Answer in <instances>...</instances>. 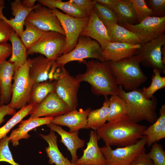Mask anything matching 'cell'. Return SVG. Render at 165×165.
Wrapping results in <instances>:
<instances>
[{
  "instance_id": "6da1fadb",
  "label": "cell",
  "mask_w": 165,
  "mask_h": 165,
  "mask_svg": "<svg viewBox=\"0 0 165 165\" xmlns=\"http://www.w3.org/2000/svg\"><path fill=\"white\" fill-rule=\"evenodd\" d=\"M146 127L134 122L126 115L105 123L96 133L106 146L121 147L136 143L144 136Z\"/></svg>"
},
{
  "instance_id": "7a4b0ae2",
  "label": "cell",
  "mask_w": 165,
  "mask_h": 165,
  "mask_svg": "<svg viewBox=\"0 0 165 165\" xmlns=\"http://www.w3.org/2000/svg\"><path fill=\"white\" fill-rule=\"evenodd\" d=\"M82 63L86 70L84 73L75 76L78 81L88 82L92 92L96 95H118V86L108 61L84 60Z\"/></svg>"
},
{
  "instance_id": "3957f363",
  "label": "cell",
  "mask_w": 165,
  "mask_h": 165,
  "mask_svg": "<svg viewBox=\"0 0 165 165\" xmlns=\"http://www.w3.org/2000/svg\"><path fill=\"white\" fill-rule=\"evenodd\" d=\"M119 95L125 101L127 106V115L134 122L138 123L145 120L152 124L158 118L156 112L157 101L153 96L146 98L142 89H137L128 92L125 91L121 85H118Z\"/></svg>"
},
{
  "instance_id": "277c9868",
  "label": "cell",
  "mask_w": 165,
  "mask_h": 165,
  "mask_svg": "<svg viewBox=\"0 0 165 165\" xmlns=\"http://www.w3.org/2000/svg\"><path fill=\"white\" fill-rule=\"evenodd\" d=\"M142 59L141 55H134L118 61H108L118 86L130 91L146 81L147 77L140 66Z\"/></svg>"
},
{
  "instance_id": "5b68a950",
  "label": "cell",
  "mask_w": 165,
  "mask_h": 165,
  "mask_svg": "<svg viewBox=\"0 0 165 165\" xmlns=\"http://www.w3.org/2000/svg\"><path fill=\"white\" fill-rule=\"evenodd\" d=\"M89 58L105 61L99 43L90 37L80 35L74 48L68 53L62 55L55 63L57 68H62L70 62L78 61L82 63L85 59Z\"/></svg>"
},
{
  "instance_id": "8992f818",
  "label": "cell",
  "mask_w": 165,
  "mask_h": 165,
  "mask_svg": "<svg viewBox=\"0 0 165 165\" xmlns=\"http://www.w3.org/2000/svg\"><path fill=\"white\" fill-rule=\"evenodd\" d=\"M31 64L29 58L25 63L14 72L12 84L11 99L8 104L15 109H21L26 106L34 83L29 75Z\"/></svg>"
},
{
  "instance_id": "52a82bcc",
  "label": "cell",
  "mask_w": 165,
  "mask_h": 165,
  "mask_svg": "<svg viewBox=\"0 0 165 165\" xmlns=\"http://www.w3.org/2000/svg\"><path fill=\"white\" fill-rule=\"evenodd\" d=\"M66 45L65 35L58 32H45L39 39L27 50V54L40 53L55 62L64 52Z\"/></svg>"
},
{
  "instance_id": "ba28073f",
  "label": "cell",
  "mask_w": 165,
  "mask_h": 165,
  "mask_svg": "<svg viewBox=\"0 0 165 165\" xmlns=\"http://www.w3.org/2000/svg\"><path fill=\"white\" fill-rule=\"evenodd\" d=\"M146 137L143 136L136 143L114 149L111 146L100 147L105 165H129L138 155L145 152Z\"/></svg>"
},
{
  "instance_id": "9c48e42d",
  "label": "cell",
  "mask_w": 165,
  "mask_h": 165,
  "mask_svg": "<svg viewBox=\"0 0 165 165\" xmlns=\"http://www.w3.org/2000/svg\"><path fill=\"white\" fill-rule=\"evenodd\" d=\"M51 10L58 19L64 31L66 45L63 54H66L76 46L79 36L89 21V17L75 18L64 13L56 9Z\"/></svg>"
},
{
  "instance_id": "30bf717a",
  "label": "cell",
  "mask_w": 165,
  "mask_h": 165,
  "mask_svg": "<svg viewBox=\"0 0 165 165\" xmlns=\"http://www.w3.org/2000/svg\"><path fill=\"white\" fill-rule=\"evenodd\" d=\"M55 83V92L71 111L78 106V93L80 83L64 67L61 68Z\"/></svg>"
},
{
  "instance_id": "8fae6325",
  "label": "cell",
  "mask_w": 165,
  "mask_h": 165,
  "mask_svg": "<svg viewBox=\"0 0 165 165\" xmlns=\"http://www.w3.org/2000/svg\"><path fill=\"white\" fill-rule=\"evenodd\" d=\"M165 44V34L151 41L141 44L134 55L142 57L141 64L144 66L151 68L165 74V65L162 60L161 48Z\"/></svg>"
},
{
  "instance_id": "7c38bea8",
  "label": "cell",
  "mask_w": 165,
  "mask_h": 165,
  "mask_svg": "<svg viewBox=\"0 0 165 165\" xmlns=\"http://www.w3.org/2000/svg\"><path fill=\"white\" fill-rule=\"evenodd\" d=\"M121 26L137 35L142 44L165 34V16L148 17L136 24Z\"/></svg>"
},
{
  "instance_id": "4fadbf2b",
  "label": "cell",
  "mask_w": 165,
  "mask_h": 165,
  "mask_svg": "<svg viewBox=\"0 0 165 165\" xmlns=\"http://www.w3.org/2000/svg\"><path fill=\"white\" fill-rule=\"evenodd\" d=\"M26 20L39 29L45 31H55L65 35L56 16L51 9L40 4L29 13Z\"/></svg>"
},
{
  "instance_id": "5bb4252c",
  "label": "cell",
  "mask_w": 165,
  "mask_h": 165,
  "mask_svg": "<svg viewBox=\"0 0 165 165\" xmlns=\"http://www.w3.org/2000/svg\"><path fill=\"white\" fill-rule=\"evenodd\" d=\"M72 111L55 91L50 93L40 103L33 107L29 118L55 117Z\"/></svg>"
},
{
  "instance_id": "9a60e30c",
  "label": "cell",
  "mask_w": 165,
  "mask_h": 165,
  "mask_svg": "<svg viewBox=\"0 0 165 165\" xmlns=\"http://www.w3.org/2000/svg\"><path fill=\"white\" fill-rule=\"evenodd\" d=\"M91 110L88 108L85 110L80 108L79 111L75 110L65 114L54 117L51 123L68 127L69 132L79 131L81 129H88L87 119Z\"/></svg>"
},
{
  "instance_id": "2e32d148",
  "label": "cell",
  "mask_w": 165,
  "mask_h": 165,
  "mask_svg": "<svg viewBox=\"0 0 165 165\" xmlns=\"http://www.w3.org/2000/svg\"><path fill=\"white\" fill-rule=\"evenodd\" d=\"M30 61L29 75L34 84L53 79L55 69L52 66L55 62L42 55L30 59Z\"/></svg>"
},
{
  "instance_id": "e0dca14e",
  "label": "cell",
  "mask_w": 165,
  "mask_h": 165,
  "mask_svg": "<svg viewBox=\"0 0 165 165\" xmlns=\"http://www.w3.org/2000/svg\"><path fill=\"white\" fill-rule=\"evenodd\" d=\"M90 138L82 156L75 163L77 165H105V158L98 146L100 138L96 132L91 130Z\"/></svg>"
},
{
  "instance_id": "ac0fdd59",
  "label": "cell",
  "mask_w": 165,
  "mask_h": 165,
  "mask_svg": "<svg viewBox=\"0 0 165 165\" xmlns=\"http://www.w3.org/2000/svg\"><path fill=\"white\" fill-rule=\"evenodd\" d=\"M80 35L94 39L100 44L102 50L110 42L106 28L99 19L94 9L90 14L89 21Z\"/></svg>"
},
{
  "instance_id": "d6986e66",
  "label": "cell",
  "mask_w": 165,
  "mask_h": 165,
  "mask_svg": "<svg viewBox=\"0 0 165 165\" xmlns=\"http://www.w3.org/2000/svg\"><path fill=\"white\" fill-rule=\"evenodd\" d=\"M37 6V4L33 8H28L23 6L22 1L15 0L11 3L12 14L14 18L7 19L3 13V8H2L0 9V18L6 21L20 37L24 31V26L27 16Z\"/></svg>"
},
{
  "instance_id": "ffe728a7",
  "label": "cell",
  "mask_w": 165,
  "mask_h": 165,
  "mask_svg": "<svg viewBox=\"0 0 165 165\" xmlns=\"http://www.w3.org/2000/svg\"><path fill=\"white\" fill-rule=\"evenodd\" d=\"M141 44H130L109 42L102 50L105 61H116L134 55Z\"/></svg>"
},
{
  "instance_id": "44dd1931",
  "label": "cell",
  "mask_w": 165,
  "mask_h": 165,
  "mask_svg": "<svg viewBox=\"0 0 165 165\" xmlns=\"http://www.w3.org/2000/svg\"><path fill=\"white\" fill-rule=\"evenodd\" d=\"M50 129L56 132L61 137L60 142L67 147L72 156L71 162L75 163L78 160L77 150L83 147L85 141L79 137V131L68 132L57 125L50 123L46 125Z\"/></svg>"
},
{
  "instance_id": "7402d4cb",
  "label": "cell",
  "mask_w": 165,
  "mask_h": 165,
  "mask_svg": "<svg viewBox=\"0 0 165 165\" xmlns=\"http://www.w3.org/2000/svg\"><path fill=\"white\" fill-rule=\"evenodd\" d=\"M53 118L45 117L29 118L27 120L21 121L18 127L13 130L8 137L10 142L12 143L13 146L18 145L20 140L22 139H27L30 137V135L28 134L30 131L41 126L51 123Z\"/></svg>"
},
{
  "instance_id": "603a6c76",
  "label": "cell",
  "mask_w": 165,
  "mask_h": 165,
  "mask_svg": "<svg viewBox=\"0 0 165 165\" xmlns=\"http://www.w3.org/2000/svg\"><path fill=\"white\" fill-rule=\"evenodd\" d=\"M13 64L5 61L0 63V84L2 91V102L3 105L9 103L12 93V81L14 74Z\"/></svg>"
},
{
  "instance_id": "cb8c5ba5",
  "label": "cell",
  "mask_w": 165,
  "mask_h": 165,
  "mask_svg": "<svg viewBox=\"0 0 165 165\" xmlns=\"http://www.w3.org/2000/svg\"><path fill=\"white\" fill-rule=\"evenodd\" d=\"M55 132L50 129V133L47 135L39 134L48 144L45 149L49 158L48 163L55 165H72L71 162L65 157L60 151L57 142V137Z\"/></svg>"
},
{
  "instance_id": "d4e9b609",
  "label": "cell",
  "mask_w": 165,
  "mask_h": 165,
  "mask_svg": "<svg viewBox=\"0 0 165 165\" xmlns=\"http://www.w3.org/2000/svg\"><path fill=\"white\" fill-rule=\"evenodd\" d=\"M41 5L52 9H60L65 14L77 18H84L89 17L86 10L80 7L74 3L72 0L63 2L61 0H38Z\"/></svg>"
},
{
  "instance_id": "484cf974",
  "label": "cell",
  "mask_w": 165,
  "mask_h": 165,
  "mask_svg": "<svg viewBox=\"0 0 165 165\" xmlns=\"http://www.w3.org/2000/svg\"><path fill=\"white\" fill-rule=\"evenodd\" d=\"M106 28L110 42L142 44L141 40L137 35L118 24Z\"/></svg>"
},
{
  "instance_id": "4316f807",
  "label": "cell",
  "mask_w": 165,
  "mask_h": 165,
  "mask_svg": "<svg viewBox=\"0 0 165 165\" xmlns=\"http://www.w3.org/2000/svg\"><path fill=\"white\" fill-rule=\"evenodd\" d=\"M9 40L11 43L12 53L8 61L13 64L15 72L26 62L27 49L14 31L12 33Z\"/></svg>"
},
{
  "instance_id": "83f0119b",
  "label": "cell",
  "mask_w": 165,
  "mask_h": 165,
  "mask_svg": "<svg viewBox=\"0 0 165 165\" xmlns=\"http://www.w3.org/2000/svg\"><path fill=\"white\" fill-rule=\"evenodd\" d=\"M113 11L117 16V24L120 25L138 23L135 11L129 0H118Z\"/></svg>"
},
{
  "instance_id": "f1b7e54d",
  "label": "cell",
  "mask_w": 165,
  "mask_h": 165,
  "mask_svg": "<svg viewBox=\"0 0 165 165\" xmlns=\"http://www.w3.org/2000/svg\"><path fill=\"white\" fill-rule=\"evenodd\" d=\"M105 100L102 106L99 109L91 110L87 119V128L97 131L107 121L109 112V99L104 97Z\"/></svg>"
},
{
  "instance_id": "f546056e",
  "label": "cell",
  "mask_w": 165,
  "mask_h": 165,
  "mask_svg": "<svg viewBox=\"0 0 165 165\" xmlns=\"http://www.w3.org/2000/svg\"><path fill=\"white\" fill-rule=\"evenodd\" d=\"M55 81H47L34 84L28 102L33 107L40 103L50 93L55 91Z\"/></svg>"
},
{
  "instance_id": "4dcf8cb0",
  "label": "cell",
  "mask_w": 165,
  "mask_h": 165,
  "mask_svg": "<svg viewBox=\"0 0 165 165\" xmlns=\"http://www.w3.org/2000/svg\"><path fill=\"white\" fill-rule=\"evenodd\" d=\"M160 116L156 120L148 127L143 135L147 138L146 145L150 147L156 142V137L162 128L165 126V105H162L159 110Z\"/></svg>"
},
{
  "instance_id": "1f68e13d",
  "label": "cell",
  "mask_w": 165,
  "mask_h": 165,
  "mask_svg": "<svg viewBox=\"0 0 165 165\" xmlns=\"http://www.w3.org/2000/svg\"><path fill=\"white\" fill-rule=\"evenodd\" d=\"M24 25L25 29L19 37L27 50L36 43L46 31L39 29L26 20Z\"/></svg>"
},
{
  "instance_id": "d6a6232c",
  "label": "cell",
  "mask_w": 165,
  "mask_h": 165,
  "mask_svg": "<svg viewBox=\"0 0 165 165\" xmlns=\"http://www.w3.org/2000/svg\"><path fill=\"white\" fill-rule=\"evenodd\" d=\"M109 112L107 121L110 122L120 118L127 113L125 101L117 95L111 96L109 99Z\"/></svg>"
},
{
  "instance_id": "836d02e7",
  "label": "cell",
  "mask_w": 165,
  "mask_h": 165,
  "mask_svg": "<svg viewBox=\"0 0 165 165\" xmlns=\"http://www.w3.org/2000/svg\"><path fill=\"white\" fill-rule=\"evenodd\" d=\"M94 1V10L99 19L106 27L117 24V18L115 12L104 5Z\"/></svg>"
},
{
  "instance_id": "e575fe53",
  "label": "cell",
  "mask_w": 165,
  "mask_h": 165,
  "mask_svg": "<svg viewBox=\"0 0 165 165\" xmlns=\"http://www.w3.org/2000/svg\"><path fill=\"white\" fill-rule=\"evenodd\" d=\"M33 107L32 105H28L21 108L16 113L4 126L0 128V140L6 136L15 125L20 123L24 118L29 115Z\"/></svg>"
},
{
  "instance_id": "d590c367",
  "label": "cell",
  "mask_w": 165,
  "mask_h": 165,
  "mask_svg": "<svg viewBox=\"0 0 165 165\" xmlns=\"http://www.w3.org/2000/svg\"><path fill=\"white\" fill-rule=\"evenodd\" d=\"M153 72L150 86L148 87L144 86L142 89L144 96L149 99L152 98L157 90L165 87V77L161 76L160 72L156 69H153Z\"/></svg>"
},
{
  "instance_id": "8d00e7d4",
  "label": "cell",
  "mask_w": 165,
  "mask_h": 165,
  "mask_svg": "<svg viewBox=\"0 0 165 165\" xmlns=\"http://www.w3.org/2000/svg\"><path fill=\"white\" fill-rule=\"evenodd\" d=\"M132 3L137 18L138 23L145 18L153 16L152 9L147 6L144 0H129Z\"/></svg>"
},
{
  "instance_id": "74e56055",
  "label": "cell",
  "mask_w": 165,
  "mask_h": 165,
  "mask_svg": "<svg viewBox=\"0 0 165 165\" xmlns=\"http://www.w3.org/2000/svg\"><path fill=\"white\" fill-rule=\"evenodd\" d=\"M151 146L150 151L147 154L154 165H165V151L162 145L155 143Z\"/></svg>"
},
{
  "instance_id": "f35d334b",
  "label": "cell",
  "mask_w": 165,
  "mask_h": 165,
  "mask_svg": "<svg viewBox=\"0 0 165 165\" xmlns=\"http://www.w3.org/2000/svg\"><path fill=\"white\" fill-rule=\"evenodd\" d=\"M9 141L7 135L0 140V162H7L11 165H20L13 157L9 146Z\"/></svg>"
},
{
  "instance_id": "ab89813d",
  "label": "cell",
  "mask_w": 165,
  "mask_h": 165,
  "mask_svg": "<svg viewBox=\"0 0 165 165\" xmlns=\"http://www.w3.org/2000/svg\"><path fill=\"white\" fill-rule=\"evenodd\" d=\"M152 9L153 16L156 17L165 16V0H148L146 1Z\"/></svg>"
},
{
  "instance_id": "60d3db41",
  "label": "cell",
  "mask_w": 165,
  "mask_h": 165,
  "mask_svg": "<svg viewBox=\"0 0 165 165\" xmlns=\"http://www.w3.org/2000/svg\"><path fill=\"white\" fill-rule=\"evenodd\" d=\"M13 31L6 21L0 18V44L7 43Z\"/></svg>"
},
{
  "instance_id": "b9f144b4",
  "label": "cell",
  "mask_w": 165,
  "mask_h": 165,
  "mask_svg": "<svg viewBox=\"0 0 165 165\" xmlns=\"http://www.w3.org/2000/svg\"><path fill=\"white\" fill-rule=\"evenodd\" d=\"M129 165H154L145 152L136 157Z\"/></svg>"
},
{
  "instance_id": "7bdbcfd3",
  "label": "cell",
  "mask_w": 165,
  "mask_h": 165,
  "mask_svg": "<svg viewBox=\"0 0 165 165\" xmlns=\"http://www.w3.org/2000/svg\"><path fill=\"white\" fill-rule=\"evenodd\" d=\"M72 1L79 7L85 9L89 16L94 9V0H72Z\"/></svg>"
},
{
  "instance_id": "ee69618b",
  "label": "cell",
  "mask_w": 165,
  "mask_h": 165,
  "mask_svg": "<svg viewBox=\"0 0 165 165\" xmlns=\"http://www.w3.org/2000/svg\"><path fill=\"white\" fill-rule=\"evenodd\" d=\"M11 53V45L7 43L0 44V63L6 61Z\"/></svg>"
},
{
  "instance_id": "f6af8a7d",
  "label": "cell",
  "mask_w": 165,
  "mask_h": 165,
  "mask_svg": "<svg viewBox=\"0 0 165 165\" xmlns=\"http://www.w3.org/2000/svg\"><path fill=\"white\" fill-rule=\"evenodd\" d=\"M15 113V109L10 107L8 105H3L0 108V124L5 120L4 118L6 116L14 115Z\"/></svg>"
},
{
  "instance_id": "bcb514c9",
  "label": "cell",
  "mask_w": 165,
  "mask_h": 165,
  "mask_svg": "<svg viewBox=\"0 0 165 165\" xmlns=\"http://www.w3.org/2000/svg\"><path fill=\"white\" fill-rule=\"evenodd\" d=\"M113 10L118 0H95Z\"/></svg>"
},
{
  "instance_id": "7dc6e473",
  "label": "cell",
  "mask_w": 165,
  "mask_h": 165,
  "mask_svg": "<svg viewBox=\"0 0 165 165\" xmlns=\"http://www.w3.org/2000/svg\"><path fill=\"white\" fill-rule=\"evenodd\" d=\"M37 0H23L22 3L25 7L28 8H32L35 7V3Z\"/></svg>"
},
{
  "instance_id": "c3c4849f",
  "label": "cell",
  "mask_w": 165,
  "mask_h": 165,
  "mask_svg": "<svg viewBox=\"0 0 165 165\" xmlns=\"http://www.w3.org/2000/svg\"><path fill=\"white\" fill-rule=\"evenodd\" d=\"M165 137V126H164L157 135L156 139V142L157 143L160 140L164 138Z\"/></svg>"
},
{
  "instance_id": "681fc988",
  "label": "cell",
  "mask_w": 165,
  "mask_h": 165,
  "mask_svg": "<svg viewBox=\"0 0 165 165\" xmlns=\"http://www.w3.org/2000/svg\"><path fill=\"white\" fill-rule=\"evenodd\" d=\"M162 60L163 64L165 65V44L162 46L161 48Z\"/></svg>"
},
{
  "instance_id": "f907efd6",
  "label": "cell",
  "mask_w": 165,
  "mask_h": 165,
  "mask_svg": "<svg viewBox=\"0 0 165 165\" xmlns=\"http://www.w3.org/2000/svg\"><path fill=\"white\" fill-rule=\"evenodd\" d=\"M2 91L1 86L0 84V108L3 105L2 102Z\"/></svg>"
},
{
  "instance_id": "816d5d0a",
  "label": "cell",
  "mask_w": 165,
  "mask_h": 165,
  "mask_svg": "<svg viewBox=\"0 0 165 165\" xmlns=\"http://www.w3.org/2000/svg\"><path fill=\"white\" fill-rule=\"evenodd\" d=\"M4 4L5 2L3 0H0V9L2 8H5Z\"/></svg>"
},
{
  "instance_id": "f5cc1de1",
  "label": "cell",
  "mask_w": 165,
  "mask_h": 165,
  "mask_svg": "<svg viewBox=\"0 0 165 165\" xmlns=\"http://www.w3.org/2000/svg\"><path fill=\"white\" fill-rule=\"evenodd\" d=\"M72 165H76V164L74 163H72Z\"/></svg>"
}]
</instances>
